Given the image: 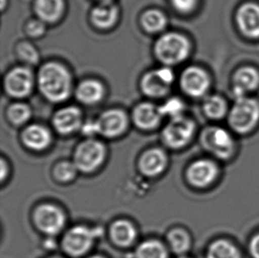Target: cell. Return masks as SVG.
<instances>
[{"label": "cell", "mask_w": 259, "mask_h": 258, "mask_svg": "<svg viewBox=\"0 0 259 258\" xmlns=\"http://www.w3.org/2000/svg\"><path fill=\"white\" fill-rule=\"evenodd\" d=\"M36 87L42 97L53 104L67 101L73 93V76L59 61H48L36 73Z\"/></svg>", "instance_id": "cell-1"}, {"label": "cell", "mask_w": 259, "mask_h": 258, "mask_svg": "<svg viewBox=\"0 0 259 258\" xmlns=\"http://www.w3.org/2000/svg\"><path fill=\"white\" fill-rule=\"evenodd\" d=\"M190 51L189 39L179 32H165L156 40L153 46L156 59L163 66L170 67L183 62Z\"/></svg>", "instance_id": "cell-2"}, {"label": "cell", "mask_w": 259, "mask_h": 258, "mask_svg": "<svg viewBox=\"0 0 259 258\" xmlns=\"http://www.w3.org/2000/svg\"><path fill=\"white\" fill-rule=\"evenodd\" d=\"M201 142L203 148L219 161L228 162L236 155L237 146L234 137L222 127L213 126L204 130Z\"/></svg>", "instance_id": "cell-3"}, {"label": "cell", "mask_w": 259, "mask_h": 258, "mask_svg": "<svg viewBox=\"0 0 259 258\" xmlns=\"http://www.w3.org/2000/svg\"><path fill=\"white\" fill-rule=\"evenodd\" d=\"M259 122V103L252 98L235 99L228 115L229 126L235 133L246 135L251 132Z\"/></svg>", "instance_id": "cell-4"}, {"label": "cell", "mask_w": 259, "mask_h": 258, "mask_svg": "<svg viewBox=\"0 0 259 258\" xmlns=\"http://www.w3.org/2000/svg\"><path fill=\"white\" fill-rule=\"evenodd\" d=\"M3 85L8 97L19 100L31 94L36 86V76L29 66H14L6 73Z\"/></svg>", "instance_id": "cell-5"}, {"label": "cell", "mask_w": 259, "mask_h": 258, "mask_svg": "<svg viewBox=\"0 0 259 258\" xmlns=\"http://www.w3.org/2000/svg\"><path fill=\"white\" fill-rule=\"evenodd\" d=\"M175 79V73L170 66L150 70L141 78V91L148 98H164L171 91Z\"/></svg>", "instance_id": "cell-6"}, {"label": "cell", "mask_w": 259, "mask_h": 258, "mask_svg": "<svg viewBox=\"0 0 259 258\" xmlns=\"http://www.w3.org/2000/svg\"><path fill=\"white\" fill-rule=\"evenodd\" d=\"M221 176V168L211 159H198L189 165L187 179L196 189H207L217 182Z\"/></svg>", "instance_id": "cell-7"}, {"label": "cell", "mask_w": 259, "mask_h": 258, "mask_svg": "<svg viewBox=\"0 0 259 258\" xmlns=\"http://www.w3.org/2000/svg\"><path fill=\"white\" fill-rule=\"evenodd\" d=\"M105 157V149L103 143L96 140H87L76 148L74 164L79 170L89 173L97 169Z\"/></svg>", "instance_id": "cell-8"}, {"label": "cell", "mask_w": 259, "mask_h": 258, "mask_svg": "<svg viewBox=\"0 0 259 258\" xmlns=\"http://www.w3.org/2000/svg\"><path fill=\"white\" fill-rule=\"evenodd\" d=\"M195 133V124L192 119L184 116L172 118L163 129V139L168 146L182 148L192 139Z\"/></svg>", "instance_id": "cell-9"}, {"label": "cell", "mask_w": 259, "mask_h": 258, "mask_svg": "<svg viewBox=\"0 0 259 258\" xmlns=\"http://www.w3.org/2000/svg\"><path fill=\"white\" fill-rule=\"evenodd\" d=\"M98 134L105 137H116L125 132L128 119L126 112L119 109H109L102 112L95 120Z\"/></svg>", "instance_id": "cell-10"}, {"label": "cell", "mask_w": 259, "mask_h": 258, "mask_svg": "<svg viewBox=\"0 0 259 258\" xmlns=\"http://www.w3.org/2000/svg\"><path fill=\"white\" fill-rule=\"evenodd\" d=\"M182 91L192 98H200L210 87V78L204 70L198 66H189L180 76Z\"/></svg>", "instance_id": "cell-11"}, {"label": "cell", "mask_w": 259, "mask_h": 258, "mask_svg": "<svg viewBox=\"0 0 259 258\" xmlns=\"http://www.w3.org/2000/svg\"><path fill=\"white\" fill-rule=\"evenodd\" d=\"M96 232L84 226L74 227L67 232L63 240V248L69 255L80 256L90 250Z\"/></svg>", "instance_id": "cell-12"}, {"label": "cell", "mask_w": 259, "mask_h": 258, "mask_svg": "<svg viewBox=\"0 0 259 258\" xmlns=\"http://www.w3.org/2000/svg\"><path fill=\"white\" fill-rule=\"evenodd\" d=\"M36 227L48 234H56L60 232L65 224V215L53 204H42L35 209L34 214Z\"/></svg>", "instance_id": "cell-13"}, {"label": "cell", "mask_w": 259, "mask_h": 258, "mask_svg": "<svg viewBox=\"0 0 259 258\" xmlns=\"http://www.w3.org/2000/svg\"><path fill=\"white\" fill-rule=\"evenodd\" d=\"M119 17V8L112 1L98 2L91 11L90 20L95 28L109 29L117 23Z\"/></svg>", "instance_id": "cell-14"}, {"label": "cell", "mask_w": 259, "mask_h": 258, "mask_svg": "<svg viewBox=\"0 0 259 258\" xmlns=\"http://www.w3.org/2000/svg\"><path fill=\"white\" fill-rule=\"evenodd\" d=\"M82 122L81 109L74 105H67L59 109L53 117L54 128L62 135L76 131Z\"/></svg>", "instance_id": "cell-15"}, {"label": "cell", "mask_w": 259, "mask_h": 258, "mask_svg": "<svg viewBox=\"0 0 259 258\" xmlns=\"http://www.w3.org/2000/svg\"><path fill=\"white\" fill-rule=\"evenodd\" d=\"M163 118L159 106L151 102H142L135 106L132 119L136 126L144 130H151L158 126Z\"/></svg>", "instance_id": "cell-16"}, {"label": "cell", "mask_w": 259, "mask_h": 258, "mask_svg": "<svg viewBox=\"0 0 259 258\" xmlns=\"http://www.w3.org/2000/svg\"><path fill=\"white\" fill-rule=\"evenodd\" d=\"M236 21L240 30L250 38L259 37V6L245 4L239 8Z\"/></svg>", "instance_id": "cell-17"}, {"label": "cell", "mask_w": 259, "mask_h": 258, "mask_svg": "<svg viewBox=\"0 0 259 258\" xmlns=\"http://www.w3.org/2000/svg\"><path fill=\"white\" fill-rule=\"evenodd\" d=\"M105 96L104 84L95 79L81 80L77 87L74 89V97L82 105H97L104 99Z\"/></svg>", "instance_id": "cell-18"}, {"label": "cell", "mask_w": 259, "mask_h": 258, "mask_svg": "<svg viewBox=\"0 0 259 258\" xmlns=\"http://www.w3.org/2000/svg\"><path fill=\"white\" fill-rule=\"evenodd\" d=\"M33 10L36 18L53 24L61 20L66 11L65 0H34Z\"/></svg>", "instance_id": "cell-19"}, {"label": "cell", "mask_w": 259, "mask_h": 258, "mask_svg": "<svg viewBox=\"0 0 259 258\" xmlns=\"http://www.w3.org/2000/svg\"><path fill=\"white\" fill-rule=\"evenodd\" d=\"M259 84V73L253 67H242L234 76L233 93L235 99L245 98L247 93L254 91Z\"/></svg>", "instance_id": "cell-20"}, {"label": "cell", "mask_w": 259, "mask_h": 258, "mask_svg": "<svg viewBox=\"0 0 259 258\" xmlns=\"http://www.w3.org/2000/svg\"><path fill=\"white\" fill-rule=\"evenodd\" d=\"M21 138L26 146L33 150H40L49 145L52 136L49 130L45 126L33 124L23 130Z\"/></svg>", "instance_id": "cell-21"}, {"label": "cell", "mask_w": 259, "mask_h": 258, "mask_svg": "<svg viewBox=\"0 0 259 258\" xmlns=\"http://www.w3.org/2000/svg\"><path fill=\"white\" fill-rule=\"evenodd\" d=\"M166 164L165 153L159 149L148 150L141 157L140 169L144 175L156 176L164 171Z\"/></svg>", "instance_id": "cell-22"}, {"label": "cell", "mask_w": 259, "mask_h": 258, "mask_svg": "<svg viewBox=\"0 0 259 258\" xmlns=\"http://www.w3.org/2000/svg\"><path fill=\"white\" fill-rule=\"evenodd\" d=\"M206 258H243L241 249L234 241L219 238L210 242L207 248Z\"/></svg>", "instance_id": "cell-23"}, {"label": "cell", "mask_w": 259, "mask_h": 258, "mask_svg": "<svg viewBox=\"0 0 259 258\" xmlns=\"http://www.w3.org/2000/svg\"><path fill=\"white\" fill-rule=\"evenodd\" d=\"M140 25L148 34H158L167 26V17L165 13L158 9H148L140 16Z\"/></svg>", "instance_id": "cell-24"}, {"label": "cell", "mask_w": 259, "mask_h": 258, "mask_svg": "<svg viewBox=\"0 0 259 258\" xmlns=\"http://www.w3.org/2000/svg\"><path fill=\"white\" fill-rule=\"evenodd\" d=\"M111 237L116 244L126 247L131 244L136 237V229L126 220H117L111 227Z\"/></svg>", "instance_id": "cell-25"}, {"label": "cell", "mask_w": 259, "mask_h": 258, "mask_svg": "<svg viewBox=\"0 0 259 258\" xmlns=\"http://www.w3.org/2000/svg\"><path fill=\"white\" fill-rule=\"evenodd\" d=\"M14 53L17 60L23 66H35L40 62V53L36 46L29 40H21L14 47Z\"/></svg>", "instance_id": "cell-26"}, {"label": "cell", "mask_w": 259, "mask_h": 258, "mask_svg": "<svg viewBox=\"0 0 259 258\" xmlns=\"http://www.w3.org/2000/svg\"><path fill=\"white\" fill-rule=\"evenodd\" d=\"M31 115V108L23 102H14L7 108V119L14 126H21L28 122Z\"/></svg>", "instance_id": "cell-27"}, {"label": "cell", "mask_w": 259, "mask_h": 258, "mask_svg": "<svg viewBox=\"0 0 259 258\" xmlns=\"http://www.w3.org/2000/svg\"><path fill=\"white\" fill-rule=\"evenodd\" d=\"M137 258H167V252L159 241L151 240L144 241L137 248Z\"/></svg>", "instance_id": "cell-28"}, {"label": "cell", "mask_w": 259, "mask_h": 258, "mask_svg": "<svg viewBox=\"0 0 259 258\" xmlns=\"http://www.w3.org/2000/svg\"><path fill=\"white\" fill-rule=\"evenodd\" d=\"M205 115L211 119H220L227 112V105L219 96H210L204 100L203 105Z\"/></svg>", "instance_id": "cell-29"}, {"label": "cell", "mask_w": 259, "mask_h": 258, "mask_svg": "<svg viewBox=\"0 0 259 258\" xmlns=\"http://www.w3.org/2000/svg\"><path fill=\"white\" fill-rule=\"evenodd\" d=\"M168 241L172 250L177 254L188 251L191 246V238L183 229H175L168 234Z\"/></svg>", "instance_id": "cell-30"}, {"label": "cell", "mask_w": 259, "mask_h": 258, "mask_svg": "<svg viewBox=\"0 0 259 258\" xmlns=\"http://www.w3.org/2000/svg\"><path fill=\"white\" fill-rule=\"evenodd\" d=\"M184 103L177 98H168L163 105H159V110L163 117L169 116L171 119L183 115L182 112L184 111Z\"/></svg>", "instance_id": "cell-31"}, {"label": "cell", "mask_w": 259, "mask_h": 258, "mask_svg": "<svg viewBox=\"0 0 259 258\" xmlns=\"http://www.w3.org/2000/svg\"><path fill=\"white\" fill-rule=\"evenodd\" d=\"M47 24L38 18L29 19L24 25V32L28 38L38 39L46 35Z\"/></svg>", "instance_id": "cell-32"}, {"label": "cell", "mask_w": 259, "mask_h": 258, "mask_svg": "<svg viewBox=\"0 0 259 258\" xmlns=\"http://www.w3.org/2000/svg\"><path fill=\"white\" fill-rule=\"evenodd\" d=\"M76 165L70 162H61L57 165L54 170V175L58 181L68 182L72 181L76 175Z\"/></svg>", "instance_id": "cell-33"}, {"label": "cell", "mask_w": 259, "mask_h": 258, "mask_svg": "<svg viewBox=\"0 0 259 258\" xmlns=\"http://www.w3.org/2000/svg\"><path fill=\"white\" fill-rule=\"evenodd\" d=\"M175 11L181 14H189L196 7L197 0H170Z\"/></svg>", "instance_id": "cell-34"}, {"label": "cell", "mask_w": 259, "mask_h": 258, "mask_svg": "<svg viewBox=\"0 0 259 258\" xmlns=\"http://www.w3.org/2000/svg\"><path fill=\"white\" fill-rule=\"evenodd\" d=\"M248 249L251 257L259 258V232L250 238L249 245H248Z\"/></svg>", "instance_id": "cell-35"}, {"label": "cell", "mask_w": 259, "mask_h": 258, "mask_svg": "<svg viewBox=\"0 0 259 258\" xmlns=\"http://www.w3.org/2000/svg\"><path fill=\"white\" fill-rule=\"evenodd\" d=\"M82 132L87 136H92L95 134H98V130H97V126H96V123L94 121H89V122L84 124L82 126Z\"/></svg>", "instance_id": "cell-36"}, {"label": "cell", "mask_w": 259, "mask_h": 258, "mask_svg": "<svg viewBox=\"0 0 259 258\" xmlns=\"http://www.w3.org/2000/svg\"><path fill=\"white\" fill-rule=\"evenodd\" d=\"M7 171H8V168L7 167V164L5 160H1V181L3 182L5 178L7 177Z\"/></svg>", "instance_id": "cell-37"}, {"label": "cell", "mask_w": 259, "mask_h": 258, "mask_svg": "<svg viewBox=\"0 0 259 258\" xmlns=\"http://www.w3.org/2000/svg\"><path fill=\"white\" fill-rule=\"evenodd\" d=\"M5 2H6V0H1V4H2V5H1V9H2V11H4V9H5V7L7 6Z\"/></svg>", "instance_id": "cell-38"}, {"label": "cell", "mask_w": 259, "mask_h": 258, "mask_svg": "<svg viewBox=\"0 0 259 258\" xmlns=\"http://www.w3.org/2000/svg\"><path fill=\"white\" fill-rule=\"evenodd\" d=\"M98 2H104V1H112V0H98Z\"/></svg>", "instance_id": "cell-39"}, {"label": "cell", "mask_w": 259, "mask_h": 258, "mask_svg": "<svg viewBox=\"0 0 259 258\" xmlns=\"http://www.w3.org/2000/svg\"><path fill=\"white\" fill-rule=\"evenodd\" d=\"M91 258H102V257H100V256H92V257H91Z\"/></svg>", "instance_id": "cell-40"}, {"label": "cell", "mask_w": 259, "mask_h": 258, "mask_svg": "<svg viewBox=\"0 0 259 258\" xmlns=\"http://www.w3.org/2000/svg\"><path fill=\"white\" fill-rule=\"evenodd\" d=\"M182 258H187V257H182Z\"/></svg>", "instance_id": "cell-41"}, {"label": "cell", "mask_w": 259, "mask_h": 258, "mask_svg": "<svg viewBox=\"0 0 259 258\" xmlns=\"http://www.w3.org/2000/svg\"><path fill=\"white\" fill-rule=\"evenodd\" d=\"M53 258H58V257H53Z\"/></svg>", "instance_id": "cell-42"}]
</instances>
